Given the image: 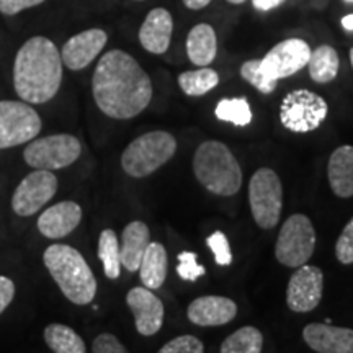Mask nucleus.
I'll list each match as a JSON object with an SVG mask.
<instances>
[{"instance_id": "f257e3e1", "label": "nucleus", "mask_w": 353, "mask_h": 353, "mask_svg": "<svg viewBox=\"0 0 353 353\" xmlns=\"http://www.w3.org/2000/svg\"><path fill=\"white\" fill-rule=\"evenodd\" d=\"M97 107L113 120H131L149 107L152 82L130 52L112 50L100 57L92 77Z\"/></svg>"}, {"instance_id": "f03ea898", "label": "nucleus", "mask_w": 353, "mask_h": 353, "mask_svg": "<svg viewBox=\"0 0 353 353\" xmlns=\"http://www.w3.org/2000/svg\"><path fill=\"white\" fill-rule=\"evenodd\" d=\"M61 51L46 37H32L21 44L13 63V87L20 100L43 105L54 99L63 83Z\"/></svg>"}, {"instance_id": "7ed1b4c3", "label": "nucleus", "mask_w": 353, "mask_h": 353, "mask_svg": "<svg viewBox=\"0 0 353 353\" xmlns=\"http://www.w3.org/2000/svg\"><path fill=\"white\" fill-rule=\"evenodd\" d=\"M43 262L61 293L77 306L95 299L97 280L90 265L77 249L68 244H51L44 250Z\"/></svg>"}, {"instance_id": "20e7f679", "label": "nucleus", "mask_w": 353, "mask_h": 353, "mask_svg": "<svg viewBox=\"0 0 353 353\" xmlns=\"http://www.w3.org/2000/svg\"><path fill=\"white\" fill-rule=\"evenodd\" d=\"M196 180L208 192L219 196H232L242 187V169L231 149L221 141H205L193 156Z\"/></svg>"}, {"instance_id": "39448f33", "label": "nucleus", "mask_w": 353, "mask_h": 353, "mask_svg": "<svg viewBox=\"0 0 353 353\" xmlns=\"http://www.w3.org/2000/svg\"><path fill=\"white\" fill-rule=\"evenodd\" d=\"M176 152L174 134L151 131L131 141L121 154V167L132 179H144L165 165Z\"/></svg>"}, {"instance_id": "423d86ee", "label": "nucleus", "mask_w": 353, "mask_h": 353, "mask_svg": "<svg viewBox=\"0 0 353 353\" xmlns=\"http://www.w3.org/2000/svg\"><path fill=\"white\" fill-rule=\"evenodd\" d=\"M82 144L72 134H50L34 138L23 149V161L34 170H61L81 157Z\"/></svg>"}, {"instance_id": "0eeeda50", "label": "nucleus", "mask_w": 353, "mask_h": 353, "mask_svg": "<svg viewBox=\"0 0 353 353\" xmlns=\"http://www.w3.org/2000/svg\"><path fill=\"white\" fill-rule=\"evenodd\" d=\"M329 113L327 101L306 88L290 92L280 105V121L286 130L298 134L316 131Z\"/></svg>"}, {"instance_id": "6e6552de", "label": "nucleus", "mask_w": 353, "mask_h": 353, "mask_svg": "<svg viewBox=\"0 0 353 353\" xmlns=\"http://www.w3.org/2000/svg\"><path fill=\"white\" fill-rule=\"evenodd\" d=\"M249 203L259 228L276 226L283 208V187L275 170L262 167L255 172L249 183Z\"/></svg>"}, {"instance_id": "1a4fd4ad", "label": "nucleus", "mask_w": 353, "mask_h": 353, "mask_svg": "<svg viewBox=\"0 0 353 353\" xmlns=\"http://www.w3.org/2000/svg\"><path fill=\"white\" fill-rule=\"evenodd\" d=\"M316 249V229L304 214H293L285 221L275 244V257L285 267L298 268L307 263Z\"/></svg>"}, {"instance_id": "9d476101", "label": "nucleus", "mask_w": 353, "mask_h": 353, "mask_svg": "<svg viewBox=\"0 0 353 353\" xmlns=\"http://www.w3.org/2000/svg\"><path fill=\"white\" fill-rule=\"evenodd\" d=\"M43 121L23 100H0V151L28 144L38 138Z\"/></svg>"}, {"instance_id": "9b49d317", "label": "nucleus", "mask_w": 353, "mask_h": 353, "mask_svg": "<svg viewBox=\"0 0 353 353\" xmlns=\"http://www.w3.org/2000/svg\"><path fill=\"white\" fill-rule=\"evenodd\" d=\"M57 192V176L50 170H33L25 176L12 195L13 213L28 218L54 198Z\"/></svg>"}, {"instance_id": "f8f14e48", "label": "nucleus", "mask_w": 353, "mask_h": 353, "mask_svg": "<svg viewBox=\"0 0 353 353\" xmlns=\"http://www.w3.org/2000/svg\"><path fill=\"white\" fill-rule=\"evenodd\" d=\"M311 48L301 38H288L280 41L260 59V70L270 81L291 77L307 65Z\"/></svg>"}, {"instance_id": "ddd939ff", "label": "nucleus", "mask_w": 353, "mask_h": 353, "mask_svg": "<svg viewBox=\"0 0 353 353\" xmlns=\"http://www.w3.org/2000/svg\"><path fill=\"white\" fill-rule=\"evenodd\" d=\"M324 291V273L312 265H301L286 288V304L293 312H311L319 306Z\"/></svg>"}, {"instance_id": "4468645a", "label": "nucleus", "mask_w": 353, "mask_h": 353, "mask_svg": "<svg viewBox=\"0 0 353 353\" xmlns=\"http://www.w3.org/2000/svg\"><path fill=\"white\" fill-rule=\"evenodd\" d=\"M108 34L101 28H90L70 37L61 50V59L69 70H82L90 65L105 50Z\"/></svg>"}, {"instance_id": "2eb2a0df", "label": "nucleus", "mask_w": 353, "mask_h": 353, "mask_svg": "<svg viewBox=\"0 0 353 353\" xmlns=\"http://www.w3.org/2000/svg\"><path fill=\"white\" fill-rule=\"evenodd\" d=\"M126 304L134 316L136 330L144 337L156 335L164 325V304L152 290L136 286L128 291Z\"/></svg>"}, {"instance_id": "dca6fc26", "label": "nucleus", "mask_w": 353, "mask_h": 353, "mask_svg": "<svg viewBox=\"0 0 353 353\" xmlns=\"http://www.w3.org/2000/svg\"><path fill=\"white\" fill-rule=\"evenodd\" d=\"M82 221V208L76 201H61L39 214L38 231L46 239L68 237Z\"/></svg>"}, {"instance_id": "f3484780", "label": "nucleus", "mask_w": 353, "mask_h": 353, "mask_svg": "<svg viewBox=\"0 0 353 353\" xmlns=\"http://www.w3.org/2000/svg\"><path fill=\"white\" fill-rule=\"evenodd\" d=\"M303 339L317 353H353V329L312 322L303 329Z\"/></svg>"}, {"instance_id": "a211bd4d", "label": "nucleus", "mask_w": 353, "mask_h": 353, "mask_svg": "<svg viewBox=\"0 0 353 353\" xmlns=\"http://www.w3.org/2000/svg\"><path fill=\"white\" fill-rule=\"evenodd\" d=\"M172 33H174V19L167 8H152L145 15L139 28V43L151 54L161 56L170 46Z\"/></svg>"}, {"instance_id": "6ab92c4d", "label": "nucleus", "mask_w": 353, "mask_h": 353, "mask_svg": "<svg viewBox=\"0 0 353 353\" xmlns=\"http://www.w3.org/2000/svg\"><path fill=\"white\" fill-rule=\"evenodd\" d=\"M188 321L200 327L226 325L237 316V304L226 296H201L188 306Z\"/></svg>"}, {"instance_id": "aec40b11", "label": "nucleus", "mask_w": 353, "mask_h": 353, "mask_svg": "<svg viewBox=\"0 0 353 353\" xmlns=\"http://www.w3.org/2000/svg\"><path fill=\"white\" fill-rule=\"evenodd\" d=\"M151 242V232L148 224L143 221H132L123 229L121 234V267H125L130 273L139 270L141 259Z\"/></svg>"}, {"instance_id": "412c9836", "label": "nucleus", "mask_w": 353, "mask_h": 353, "mask_svg": "<svg viewBox=\"0 0 353 353\" xmlns=\"http://www.w3.org/2000/svg\"><path fill=\"white\" fill-rule=\"evenodd\" d=\"M327 179L339 198L353 196V145H341L332 152L327 165Z\"/></svg>"}, {"instance_id": "4be33fe9", "label": "nucleus", "mask_w": 353, "mask_h": 353, "mask_svg": "<svg viewBox=\"0 0 353 353\" xmlns=\"http://www.w3.org/2000/svg\"><path fill=\"white\" fill-rule=\"evenodd\" d=\"M218 54V37L210 23H198L187 37V56L198 68H208Z\"/></svg>"}, {"instance_id": "5701e85b", "label": "nucleus", "mask_w": 353, "mask_h": 353, "mask_svg": "<svg viewBox=\"0 0 353 353\" xmlns=\"http://www.w3.org/2000/svg\"><path fill=\"white\" fill-rule=\"evenodd\" d=\"M167 270H169V257L165 247L161 242H149L138 270L143 286L149 290H159L165 283Z\"/></svg>"}, {"instance_id": "b1692460", "label": "nucleus", "mask_w": 353, "mask_h": 353, "mask_svg": "<svg viewBox=\"0 0 353 353\" xmlns=\"http://www.w3.org/2000/svg\"><path fill=\"white\" fill-rule=\"evenodd\" d=\"M306 68L309 70V76L316 83L332 82L337 77L339 68H341L339 52L329 44H321L314 51H311Z\"/></svg>"}, {"instance_id": "393cba45", "label": "nucleus", "mask_w": 353, "mask_h": 353, "mask_svg": "<svg viewBox=\"0 0 353 353\" xmlns=\"http://www.w3.org/2000/svg\"><path fill=\"white\" fill-rule=\"evenodd\" d=\"M44 342L54 353H87L83 339L64 324H50L44 329Z\"/></svg>"}, {"instance_id": "a878e982", "label": "nucleus", "mask_w": 353, "mask_h": 353, "mask_svg": "<svg viewBox=\"0 0 353 353\" xmlns=\"http://www.w3.org/2000/svg\"><path fill=\"white\" fill-rule=\"evenodd\" d=\"M99 259L103 265V273L110 280H117L121 275L120 242L113 229H103L99 237Z\"/></svg>"}, {"instance_id": "bb28decb", "label": "nucleus", "mask_w": 353, "mask_h": 353, "mask_svg": "<svg viewBox=\"0 0 353 353\" xmlns=\"http://www.w3.org/2000/svg\"><path fill=\"white\" fill-rule=\"evenodd\" d=\"M219 74L211 68L187 70L179 76V85L188 97H203L218 87Z\"/></svg>"}, {"instance_id": "cd10ccee", "label": "nucleus", "mask_w": 353, "mask_h": 353, "mask_svg": "<svg viewBox=\"0 0 353 353\" xmlns=\"http://www.w3.org/2000/svg\"><path fill=\"white\" fill-rule=\"evenodd\" d=\"M263 335L254 325H245L221 343V353H262Z\"/></svg>"}, {"instance_id": "c85d7f7f", "label": "nucleus", "mask_w": 353, "mask_h": 353, "mask_svg": "<svg viewBox=\"0 0 353 353\" xmlns=\"http://www.w3.org/2000/svg\"><path fill=\"white\" fill-rule=\"evenodd\" d=\"M214 114L219 121L232 123L234 126H247L252 123V110H250L249 100L244 97L219 100L214 108Z\"/></svg>"}, {"instance_id": "c756f323", "label": "nucleus", "mask_w": 353, "mask_h": 353, "mask_svg": "<svg viewBox=\"0 0 353 353\" xmlns=\"http://www.w3.org/2000/svg\"><path fill=\"white\" fill-rule=\"evenodd\" d=\"M241 77L244 79L247 83H250L254 88H257L260 94L263 95L273 94L278 83L275 81H270L268 77H265V74L260 70V59L245 61V63L241 65Z\"/></svg>"}, {"instance_id": "7c9ffc66", "label": "nucleus", "mask_w": 353, "mask_h": 353, "mask_svg": "<svg viewBox=\"0 0 353 353\" xmlns=\"http://www.w3.org/2000/svg\"><path fill=\"white\" fill-rule=\"evenodd\" d=\"M179 265H176V273L179 276L185 281H195L196 278L203 276L206 273L205 267L196 262V254L195 252H180L176 255Z\"/></svg>"}, {"instance_id": "2f4dec72", "label": "nucleus", "mask_w": 353, "mask_h": 353, "mask_svg": "<svg viewBox=\"0 0 353 353\" xmlns=\"http://www.w3.org/2000/svg\"><path fill=\"white\" fill-rule=\"evenodd\" d=\"M206 244L214 254V260L219 267H228L232 263V252L229 247L228 236L223 231H216L206 239Z\"/></svg>"}, {"instance_id": "473e14b6", "label": "nucleus", "mask_w": 353, "mask_h": 353, "mask_svg": "<svg viewBox=\"0 0 353 353\" xmlns=\"http://www.w3.org/2000/svg\"><path fill=\"white\" fill-rule=\"evenodd\" d=\"M157 353H205V345L195 335H180L161 347Z\"/></svg>"}, {"instance_id": "72a5a7b5", "label": "nucleus", "mask_w": 353, "mask_h": 353, "mask_svg": "<svg viewBox=\"0 0 353 353\" xmlns=\"http://www.w3.org/2000/svg\"><path fill=\"white\" fill-rule=\"evenodd\" d=\"M335 257L342 265L353 263V218L348 221L335 244Z\"/></svg>"}, {"instance_id": "f704fd0d", "label": "nucleus", "mask_w": 353, "mask_h": 353, "mask_svg": "<svg viewBox=\"0 0 353 353\" xmlns=\"http://www.w3.org/2000/svg\"><path fill=\"white\" fill-rule=\"evenodd\" d=\"M92 353H130L126 347L118 341L117 335L113 334H100L95 337L94 345H92Z\"/></svg>"}, {"instance_id": "c9c22d12", "label": "nucleus", "mask_w": 353, "mask_h": 353, "mask_svg": "<svg viewBox=\"0 0 353 353\" xmlns=\"http://www.w3.org/2000/svg\"><path fill=\"white\" fill-rule=\"evenodd\" d=\"M46 0H0V13L7 17L19 15L20 12L28 10V8L38 7Z\"/></svg>"}, {"instance_id": "e433bc0d", "label": "nucleus", "mask_w": 353, "mask_h": 353, "mask_svg": "<svg viewBox=\"0 0 353 353\" xmlns=\"http://www.w3.org/2000/svg\"><path fill=\"white\" fill-rule=\"evenodd\" d=\"M13 298H15V283L12 278L0 275V314L10 306Z\"/></svg>"}, {"instance_id": "4c0bfd02", "label": "nucleus", "mask_w": 353, "mask_h": 353, "mask_svg": "<svg viewBox=\"0 0 353 353\" xmlns=\"http://www.w3.org/2000/svg\"><path fill=\"white\" fill-rule=\"evenodd\" d=\"M285 0H252V7L255 8L257 12H270V10H275L280 6H283Z\"/></svg>"}, {"instance_id": "58836bf2", "label": "nucleus", "mask_w": 353, "mask_h": 353, "mask_svg": "<svg viewBox=\"0 0 353 353\" xmlns=\"http://www.w3.org/2000/svg\"><path fill=\"white\" fill-rule=\"evenodd\" d=\"M183 6L190 8V10H201V8L208 7L211 0H182Z\"/></svg>"}, {"instance_id": "ea45409f", "label": "nucleus", "mask_w": 353, "mask_h": 353, "mask_svg": "<svg viewBox=\"0 0 353 353\" xmlns=\"http://www.w3.org/2000/svg\"><path fill=\"white\" fill-rule=\"evenodd\" d=\"M342 26L345 32H353V13H350V15L343 17L342 19Z\"/></svg>"}, {"instance_id": "a19ab883", "label": "nucleus", "mask_w": 353, "mask_h": 353, "mask_svg": "<svg viewBox=\"0 0 353 353\" xmlns=\"http://www.w3.org/2000/svg\"><path fill=\"white\" fill-rule=\"evenodd\" d=\"M229 3H232V6H242V3L247 2V0H228Z\"/></svg>"}, {"instance_id": "79ce46f5", "label": "nucleus", "mask_w": 353, "mask_h": 353, "mask_svg": "<svg viewBox=\"0 0 353 353\" xmlns=\"http://www.w3.org/2000/svg\"><path fill=\"white\" fill-rule=\"evenodd\" d=\"M350 63H352V68H353V48L350 50Z\"/></svg>"}, {"instance_id": "37998d69", "label": "nucleus", "mask_w": 353, "mask_h": 353, "mask_svg": "<svg viewBox=\"0 0 353 353\" xmlns=\"http://www.w3.org/2000/svg\"><path fill=\"white\" fill-rule=\"evenodd\" d=\"M345 2H348V3H353V0H345Z\"/></svg>"}, {"instance_id": "c03bdc74", "label": "nucleus", "mask_w": 353, "mask_h": 353, "mask_svg": "<svg viewBox=\"0 0 353 353\" xmlns=\"http://www.w3.org/2000/svg\"><path fill=\"white\" fill-rule=\"evenodd\" d=\"M136 2H143V0H136Z\"/></svg>"}]
</instances>
